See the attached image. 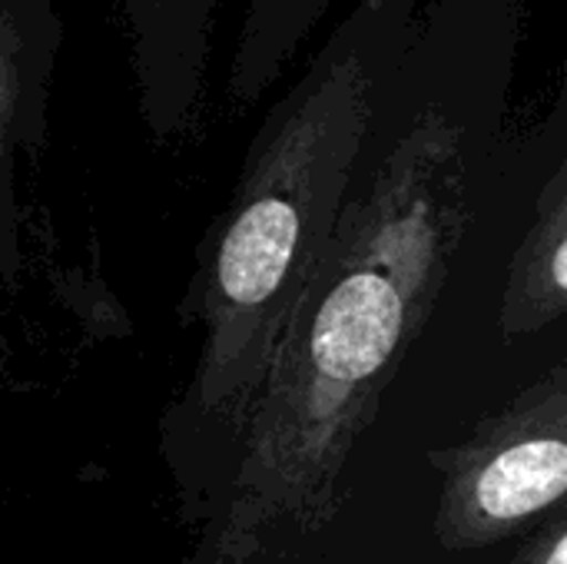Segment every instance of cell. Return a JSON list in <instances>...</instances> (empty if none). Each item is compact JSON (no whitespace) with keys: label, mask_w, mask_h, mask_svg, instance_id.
Masks as SVG:
<instances>
[{"label":"cell","mask_w":567,"mask_h":564,"mask_svg":"<svg viewBox=\"0 0 567 564\" xmlns=\"http://www.w3.org/2000/svg\"><path fill=\"white\" fill-rule=\"evenodd\" d=\"M422 0H359L266 116L213 266V376L249 362L299 253L336 229L382 80Z\"/></svg>","instance_id":"obj_1"},{"label":"cell","mask_w":567,"mask_h":564,"mask_svg":"<svg viewBox=\"0 0 567 564\" xmlns=\"http://www.w3.org/2000/svg\"><path fill=\"white\" fill-rule=\"evenodd\" d=\"M126 40L140 110L156 136L189 126L206 90L219 0H110Z\"/></svg>","instance_id":"obj_2"},{"label":"cell","mask_w":567,"mask_h":564,"mask_svg":"<svg viewBox=\"0 0 567 564\" xmlns=\"http://www.w3.org/2000/svg\"><path fill=\"white\" fill-rule=\"evenodd\" d=\"M60 50L63 17L53 0H0V213L17 150L43 130Z\"/></svg>","instance_id":"obj_3"},{"label":"cell","mask_w":567,"mask_h":564,"mask_svg":"<svg viewBox=\"0 0 567 564\" xmlns=\"http://www.w3.org/2000/svg\"><path fill=\"white\" fill-rule=\"evenodd\" d=\"M567 489V445L561 432L525 435L502 445L472 475V525L502 532L512 522L555 505Z\"/></svg>","instance_id":"obj_4"},{"label":"cell","mask_w":567,"mask_h":564,"mask_svg":"<svg viewBox=\"0 0 567 564\" xmlns=\"http://www.w3.org/2000/svg\"><path fill=\"white\" fill-rule=\"evenodd\" d=\"M336 0H249L229 63V96L256 103Z\"/></svg>","instance_id":"obj_5"},{"label":"cell","mask_w":567,"mask_h":564,"mask_svg":"<svg viewBox=\"0 0 567 564\" xmlns=\"http://www.w3.org/2000/svg\"><path fill=\"white\" fill-rule=\"evenodd\" d=\"M545 564H567V542H565V539H558V542L551 545V552H548Z\"/></svg>","instance_id":"obj_6"}]
</instances>
